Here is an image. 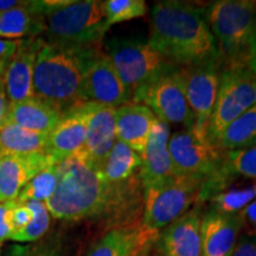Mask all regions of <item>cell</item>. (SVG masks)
I'll list each match as a JSON object with an SVG mask.
<instances>
[{
	"label": "cell",
	"mask_w": 256,
	"mask_h": 256,
	"mask_svg": "<svg viewBox=\"0 0 256 256\" xmlns=\"http://www.w3.org/2000/svg\"><path fill=\"white\" fill-rule=\"evenodd\" d=\"M140 188L142 190L139 176L121 184H110L98 170L72 156L58 164L56 188L46 206L57 220L119 218L136 206Z\"/></svg>",
	"instance_id": "obj_1"
},
{
	"label": "cell",
	"mask_w": 256,
	"mask_h": 256,
	"mask_svg": "<svg viewBox=\"0 0 256 256\" xmlns=\"http://www.w3.org/2000/svg\"><path fill=\"white\" fill-rule=\"evenodd\" d=\"M148 43L177 66L220 60L204 8L191 2H154L150 12Z\"/></svg>",
	"instance_id": "obj_2"
},
{
	"label": "cell",
	"mask_w": 256,
	"mask_h": 256,
	"mask_svg": "<svg viewBox=\"0 0 256 256\" xmlns=\"http://www.w3.org/2000/svg\"><path fill=\"white\" fill-rule=\"evenodd\" d=\"M100 52L98 46H62L43 40L34 64V96L60 113L81 104L83 78Z\"/></svg>",
	"instance_id": "obj_3"
},
{
	"label": "cell",
	"mask_w": 256,
	"mask_h": 256,
	"mask_svg": "<svg viewBox=\"0 0 256 256\" xmlns=\"http://www.w3.org/2000/svg\"><path fill=\"white\" fill-rule=\"evenodd\" d=\"M44 17V42L62 46H100L110 30L98 0H36Z\"/></svg>",
	"instance_id": "obj_4"
},
{
	"label": "cell",
	"mask_w": 256,
	"mask_h": 256,
	"mask_svg": "<svg viewBox=\"0 0 256 256\" xmlns=\"http://www.w3.org/2000/svg\"><path fill=\"white\" fill-rule=\"evenodd\" d=\"M223 66L248 64L256 40V2L217 0L204 8Z\"/></svg>",
	"instance_id": "obj_5"
},
{
	"label": "cell",
	"mask_w": 256,
	"mask_h": 256,
	"mask_svg": "<svg viewBox=\"0 0 256 256\" xmlns=\"http://www.w3.org/2000/svg\"><path fill=\"white\" fill-rule=\"evenodd\" d=\"M204 179L174 176L165 183L144 190L142 228L156 235L197 203Z\"/></svg>",
	"instance_id": "obj_6"
},
{
	"label": "cell",
	"mask_w": 256,
	"mask_h": 256,
	"mask_svg": "<svg viewBox=\"0 0 256 256\" xmlns=\"http://www.w3.org/2000/svg\"><path fill=\"white\" fill-rule=\"evenodd\" d=\"M256 104V78L248 64L223 66L215 108L208 130L215 146L218 138L234 121Z\"/></svg>",
	"instance_id": "obj_7"
},
{
	"label": "cell",
	"mask_w": 256,
	"mask_h": 256,
	"mask_svg": "<svg viewBox=\"0 0 256 256\" xmlns=\"http://www.w3.org/2000/svg\"><path fill=\"white\" fill-rule=\"evenodd\" d=\"M107 55L130 94L174 66L148 40L113 38L107 44Z\"/></svg>",
	"instance_id": "obj_8"
},
{
	"label": "cell",
	"mask_w": 256,
	"mask_h": 256,
	"mask_svg": "<svg viewBox=\"0 0 256 256\" xmlns=\"http://www.w3.org/2000/svg\"><path fill=\"white\" fill-rule=\"evenodd\" d=\"M130 102L148 107L156 119L168 124H183L186 128L194 126V115L188 107L177 66L136 89Z\"/></svg>",
	"instance_id": "obj_9"
},
{
	"label": "cell",
	"mask_w": 256,
	"mask_h": 256,
	"mask_svg": "<svg viewBox=\"0 0 256 256\" xmlns=\"http://www.w3.org/2000/svg\"><path fill=\"white\" fill-rule=\"evenodd\" d=\"M222 62L212 60L194 66H179L188 107L194 115L192 130L202 136H208L209 124L218 92Z\"/></svg>",
	"instance_id": "obj_10"
},
{
	"label": "cell",
	"mask_w": 256,
	"mask_h": 256,
	"mask_svg": "<svg viewBox=\"0 0 256 256\" xmlns=\"http://www.w3.org/2000/svg\"><path fill=\"white\" fill-rule=\"evenodd\" d=\"M168 150L176 176L206 179L216 171L220 151L192 128L170 136Z\"/></svg>",
	"instance_id": "obj_11"
},
{
	"label": "cell",
	"mask_w": 256,
	"mask_h": 256,
	"mask_svg": "<svg viewBox=\"0 0 256 256\" xmlns=\"http://www.w3.org/2000/svg\"><path fill=\"white\" fill-rule=\"evenodd\" d=\"M82 102L118 108L132 101V94L121 81L107 54L101 51L86 72L81 88Z\"/></svg>",
	"instance_id": "obj_12"
},
{
	"label": "cell",
	"mask_w": 256,
	"mask_h": 256,
	"mask_svg": "<svg viewBox=\"0 0 256 256\" xmlns=\"http://www.w3.org/2000/svg\"><path fill=\"white\" fill-rule=\"evenodd\" d=\"M94 104V102H81L64 112L60 122L48 136L46 152L56 164L82 150Z\"/></svg>",
	"instance_id": "obj_13"
},
{
	"label": "cell",
	"mask_w": 256,
	"mask_h": 256,
	"mask_svg": "<svg viewBox=\"0 0 256 256\" xmlns=\"http://www.w3.org/2000/svg\"><path fill=\"white\" fill-rule=\"evenodd\" d=\"M55 164L46 151L32 154L2 153L0 156V203L17 200L34 176Z\"/></svg>",
	"instance_id": "obj_14"
},
{
	"label": "cell",
	"mask_w": 256,
	"mask_h": 256,
	"mask_svg": "<svg viewBox=\"0 0 256 256\" xmlns=\"http://www.w3.org/2000/svg\"><path fill=\"white\" fill-rule=\"evenodd\" d=\"M42 38L19 40L17 51L10 60L4 76L6 96L11 104L20 102L34 96V74Z\"/></svg>",
	"instance_id": "obj_15"
},
{
	"label": "cell",
	"mask_w": 256,
	"mask_h": 256,
	"mask_svg": "<svg viewBox=\"0 0 256 256\" xmlns=\"http://www.w3.org/2000/svg\"><path fill=\"white\" fill-rule=\"evenodd\" d=\"M168 124L156 119L142 154L139 179L144 190L165 183L174 176L168 150Z\"/></svg>",
	"instance_id": "obj_16"
},
{
	"label": "cell",
	"mask_w": 256,
	"mask_h": 256,
	"mask_svg": "<svg viewBox=\"0 0 256 256\" xmlns=\"http://www.w3.org/2000/svg\"><path fill=\"white\" fill-rule=\"evenodd\" d=\"M115 142V108L95 104L89 118L84 145L74 156L98 171Z\"/></svg>",
	"instance_id": "obj_17"
},
{
	"label": "cell",
	"mask_w": 256,
	"mask_h": 256,
	"mask_svg": "<svg viewBox=\"0 0 256 256\" xmlns=\"http://www.w3.org/2000/svg\"><path fill=\"white\" fill-rule=\"evenodd\" d=\"M242 226L236 215L211 210L202 217V256H230L240 240Z\"/></svg>",
	"instance_id": "obj_18"
},
{
	"label": "cell",
	"mask_w": 256,
	"mask_h": 256,
	"mask_svg": "<svg viewBox=\"0 0 256 256\" xmlns=\"http://www.w3.org/2000/svg\"><path fill=\"white\" fill-rule=\"evenodd\" d=\"M202 214L190 209L168 226L160 236V247L165 256H202Z\"/></svg>",
	"instance_id": "obj_19"
},
{
	"label": "cell",
	"mask_w": 256,
	"mask_h": 256,
	"mask_svg": "<svg viewBox=\"0 0 256 256\" xmlns=\"http://www.w3.org/2000/svg\"><path fill=\"white\" fill-rule=\"evenodd\" d=\"M156 120V115L146 106L134 102L120 106L115 108L116 139L142 156Z\"/></svg>",
	"instance_id": "obj_20"
},
{
	"label": "cell",
	"mask_w": 256,
	"mask_h": 256,
	"mask_svg": "<svg viewBox=\"0 0 256 256\" xmlns=\"http://www.w3.org/2000/svg\"><path fill=\"white\" fill-rule=\"evenodd\" d=\"M62 114L48 102L34 96L20 102H10L6 124H16L31 132L50 134L60 122Z\"/></svg>",
	"instance_id": "obj_21"
},
{
	"label": "cell",
	"mask_w": 256,
	"mask_h": 256,
	"mask_svg": "<svg viewBox=\"0 0 256 256\" xmlns=\"http://www.w3.org/2000/svg\"><path fill=\"white\" fill-rule=\"evenodd\" d=\"M154 238V234L144 230L140 224L115 226L89 249L87 256H134Z\"/></svg>",
	"instance_id": "obj_22"
},
{
	"label": "cell",
	"mask_w": 256,
	"mask_h": 256,
	"mask_svg": "<svg viewBox=\"0 0 256 256\" xmlns=\"http://www.w3.org/2000/svg\"><path fill=\"white\" fill-rule=\"evenodd\" d=\"M44 30V17L36 2H26L20 8L0 14V40L37 38Z\"/></svg>",
	"instance_id": "obj_23"
},
{
	"label": "cell",
	"mask_w": 256,
	"mask_h": 256,
	"mask_svg": "<svg viewBox=\"0 0 256 256\" xmlns=\"http://www.w3.org/2000/svg\"><path fill=\"white\" fill-rule=\"evenodd\" d=\"M140 166L142 156L116 139L101 168H98V174L107 183L121 184L133 178Z\"/></svg>",
	"instance_id": "obj_24"
},
{
	"label": "cell",
	"mask_w": 256,
	"mask_h": 256,
	"mask_svg": "<svg viewBox=\"0 0 256 256\" xmlns=\"http://www.w3.org/2000/svg\"><path fill=\"white\" fill-rule=\"evenodd\" d=\"M49 134L31 132L12 124L0 128V148L8 154H32L46 151Z\"/></svg>",
	"instance_id": "obj_25"
},
{
	"label": "cell",
	"mask_w": 256,
	"mask_h": 256,
	"mask_svg": "<svg viewBox=\"0 0 256 256\" xmlns=\"http://www.w3.org/2000/svg\"><path fill=\"white\" fill-rule=\"evenodd\" d=\"M255 146L256 104L228 126L215 144V147L220 152Z\"/></svg>",
	"instance_id": "obj_26"
},
{
	"label": "cell",
	"mask_w": 256,
	"mask_h": 256,
	"mask_svg": "<svg viewBox=\"0 0 256 256\" xmlns=\"http://www.w3.org/2000/svg\"><path fill=\"white\" fill-rule=\"evenodd\" d=\"M256 198V182L243 188L229 186L210 198L212 210L226 215H236Z\"/></svg>",
	"instance_id": "obj_27"
},
{
	"label": "cell",
	"mask_w": 256,
	"mask_h": 256,
	"mask_svg": "<svg viewBox=\"0 0 256 256\" xmlns=\"http://www.w3.org/2000/svg\"><path fill=\"white\" fill-rule=\"evenodd\" d=\"M57 171H58V164L48 166L25 185L16 200L19 204L28 200H38L46 203L56 188Z\"/></svg>",
	"instance_id": "obj_28"
},
{
	"label": "cell",
	"mask_w": 256,
	"mask_h": 256,
	"mask_svg": "<svg viewBox=\"0 0 256 256\" xmlns=\"http://www.w3.org/2000/svg\"><path fill=\"white\" fill-rule=\"evenodd\" d=\"M106 24L108 28L146 14L147 5L144 0H107L102 2Z\"/></svg>",
	"instance_id": "obj_29"
},
{
	"label": "cell",
	"mask_w": 256,
	"mask_h": 256,
	"mask_svg": "<svg viewBox=\"0 0 256 256\" xmlns=\"http://www.w3.org/2000/svg\"><path fill=\"white\" fill-rule=\"evenodd\" d=\"M34 212V218L20 232L12 234L10 240L19 243L34 242L43 238L50 226V212L46 203L38 200L25 202Z\"/></svg>",
	"instance_id": "obj_30"
},
{
	"label": "cell",
	"mask_w": 256,
	"mask_h": 256,
	"mask_svg": "<svg viewBox=\"0 0 256 256\" xmlns=\"http://www.w3.org/2000/svg\"><path fill=\"white\" fill-rule=\"evenodd\" d=\"M18 202L8 200L0 203V243L10 240L12 235V211Z\"/></svg>",
	"instance_id": "obj_31"
},
{
	"label": "cell",
	"mask_w": 256,
	"mask_h": 256,
	"mask_svg": "<svg viewBox=\"0 0 256 256\" xmlns=\"http://www.w3.org/2000/svg\"><path fill=\"white\" fill-rule=\"evenodd\" d=\"M238 215L246 236L256 238V198Z\"/></svg>",
	"instance_id": "obj_32"
},
{
	"label": "cell",
	"mask_w": 256,
	"mask_h": 256,
	"mask_svg": "<svg viewBox=\"0 0 256 256\" xmlns=\"http://www.w3.org/2000/svg\"><path fill=\"white\" fill-rule=\"evenodd\" d=\"M34 218V212L26 203L17 204L12 211V234L23 230Z\"/></svg>",
	"instance_id": "obj_33"
},
{
	"label": "cell",
	"mask_w": 256,
	"mask_h": 256,
	"mask_svg": "<svg viewBox=\"0 0 256 256\" xmlns=\"http://www.w3.org/2000/svg\"><path fill=\"white\" fill-rule=\"evenodd\" d=\"M19 40H0V70L6 72L10 60L14 57L17 51Z\"/></svg>",
	"instance_id": "obj_34"
},
{
	"label": "cell",
	"mask_w": 256,
	"mask_h": 256,
	"mask_svg": "<svg viewBox=\"0 0 256 256\" xmlns=\"http://www.w3.org/2000/svg\"><path fill=\"white\" fill-rule=\"evenodd\" d=\"M230 256H256V238L243 236L240 238L238 244Z\"/></svg>",
	"instance_id": "obj_35"
},
{
	"label": "cell",
	"mask_w": 256,
	"mask_h": 256,
	"mask_svg": "<svg viewBox=\"0 0 256 256\" xmlns=\"http://www.w3.org/2000/svg\"><path fill=\"white\" fill-rule=\"evenodd\" d=\"M10 101L6 96L4 86H0V128L6 124V118H8Z\"/></svg>",
	"instance_id": "obj_36"
},
{
	"label": "cell",
	"mask_w": 256,
	"mask_h": 256,
	"mask_svg": "<svg viewBox=\"0 0 256 256\" xmlns=\"http://www.w3.org/2000/svg\"><path fill=\"white\" fill-rule=\"evenodd\" d=\"M30 254V248L25 247V246H18L14 244L10 246L5 252L0 256H28Z\"/></svg>",
	"instance_id": "obj_37"
},
{
	"label": "cell",
	"mask_w": 256,
	"mask_h": 256,
	"mask_svg": "<svg viewBox=\"0 0 256 256\" xmlns=\"http://www.w3.org/2000/svg\"><path fill=\"white\" fill-rule=\"evenodd\" d=\"M25 2H20V0H0V14L20 8V6L25 5Z\"/></svg>",
	"instance_id": "obj_38"
},
{
	"label": "cell",
	"mask_w": 256,
	"mask_h": 256,
	"mask_svg": "<svg viewBox=\"0 0 256 256\" xmlns=\"http://www.w3.org/2000/svg\"><path fill=\"white\" fill-rule=\"evenodd\" d=\"M248 66H249V68H250L252 74H254L255 78H256V40H254V43H252V46L250 49V54H249Z\"/></svg>",
	"instance_id": "obj_39"
},
{
	"label": "cell",
	"mask_w": 256,
	"mask_h": 256,
	"mask_svg": "<svg viewBox=\"0 0 256 256\" xmlns=\"http://www.w3.org/2000/svg\"><path fill=\"white\" fill-rule=\"evenodd\" d=\"M28 256H60V254L55 248H44L42 250H37L34 252H30Z\"/></svg>",
	"instance_id": "obj_40"
},
{
	"label": "cell",
	"mask_w": 256,
	"mask_h": 256,
	"mask_svg": "<svg viewBox=\"0 0 256 256\" xmlns=\"http://www.w3.org/2000/svg\"><path fill=\"white\" fill-rule=\"evenodd\" d=\"M148 246H150V244H147V246H145V247H144V248L140 249V250L136 254L134 255V256H146L147 250H148Z\"/></svg>",
	"instance_id": "obj_41"
},
{
	"label": "cell",
	"mask_w": 256,
	"mask_h": 256,
	"mask_svg": "<svg viewBox=\"0 0 256 256\" xmlns=\"http://www.w3.org/2000/svg\"><path fill=\"white\" fill-rule=\"evenodd\" d=\"M4 76L5 72L4 70H0V86H4Z\"/></svg>",
	"instance_id": "obj_42"
},
{
	"label": "cell",
	"mask_w": 256,
	"mask_h": 256,
	"mask_svg": "<svg viewBox=\"0 0 256 256\" xmlns=\"http://www.w3.org/2000/svg\"><path fill=\"white\" fill-rule=\"evenodd\" d=\"M2 148H0V156H2Z\"/></svg>",
	"instance_id": "obj_43"
}]
</instances>
